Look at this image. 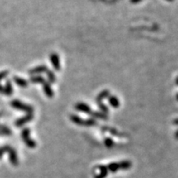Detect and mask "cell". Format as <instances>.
<instances>
[{"label":"cell","instance_id":"4","mask_svg":"<svg viewBox=\"0 0 178 178\" xmlns=\"http://www.w3.org/2000/svg\"><path fill=\"white\" fill-rule=\"evenodd\" d=\"M51 62L55 70H60V60L56 54H52L51 55Z\"/></svg>","mask_w":178,"mask_h":178},{"label":"cell","instance_id":"12","mask_svg":"<svg viewBox=\"0 0 178 178\" xmlns=\"http://www.w3.org/2000/svg\"><path fill=\"white\" fill-rule=\"evenodd\" d=\"M48 69H47L46 66L42 65V66H39V67H36L35 69H32L29 71L31 74H39V73H42V72H47L48 71Z\"/></svg>","mask_w":178,"mask_h":178},{"label":"cell","instance_id":"1","mask_svg":"<svg viewBox=\"0 0 178 178\" xmlns=\"http://www.w3.org/2000/svg\"><path fill=\"white\" fill-rule=\"evenodd\" d=\"M10 104H11V107H13V108L20 110V111H24L27 112V114H33V111H34V108L31 106L25 104L18 100H13L11 102Z\"/></svg>","mask_w":178,"mask_h":178},{"label":"cell","instance_id":"3","mask_svg":"<svg viewBox=\"0 0 178 178\" xmlns=\"http://www.w3.org/2000/svg\"><path fill=\"white\" fill-rule=\"evenodd\" d=\"M33 119V114H27L26 116H23L22 118L18 119L15 121V125L17 127H21L23 125L26 124V123L30 122L31 120Z\"/></svg>","mask_w":178,"mask_h":178},{"label":"cell","instance_id":"16","mask_svg":"<svg viewBox=\"0 0 178 178\" xmlns=\"http://www.w3.org/2000/svg\"><path fill=\"white\" fill-rule=\"evenodd\" d=\"M8 75V71H3L0 73V81L6 78Z\"/></svg>","mask_w":178,"mask_h":178},{"label":"cell","instance_id":"5","mask_svg":"<svg viewBox=\"0 0 178 178\" xmlns=\"http://www.w3.org/2000/svg\"><path fill=\"white\" fill-rule=\"evenodd\" d=\"M75 108L77 110H79V111H81L84 113H87V114H90L92 112L91 111V108L88 107V105L85 104V103H78V104L75 106Z\"/></svg>","mask_w":178,"mask_h":178},{"label":"cell","instance_id":"8","mask_svg":"<svg viewBox=\"0 0 178 178\" xmlns=\"http://www.w3.org/2000/svg\"><path fill=\"white\" fill-rule=\"evenodd\" d=\"M43 84V88H44V92L45 93H46V95L48 96L49 97H52L54 96V92L53 90H52V88L50 87V85H49V83H47L46 81H45L44 83H42Z\"/></svg>","mask_w":178,"mask_h":178},{"label":"cell","instance_id":"22","mask_svg":"<svg viewBox=\"0 0 178 178\" xmlns=\"http://www.w3.org/2000/svg\"><path fill=\"white\" fill-rule=\"evenodd\" d=\"M166 1H168V2H172V1H174V0H166Z\"/></svg>","mask_w":178,"mask_h":178},{"label":"cell","instance_id":"11","mask_svg":"<svg viewBox=\"0 0 178 178\" xmlns=\"http://www.w3.org/2000/svg\"><path fill=\"white\" fill-rule=\"evenodd\" d=\"M98 168L101 171L98 175L95 176V178H104L107 176V167L106 166H98Z\"/></svg>","mask_w":178,"mask_h":178},{"label":"cell","instance_id":"13","mask_svg":"<svg viewBox=\"0 0 178 178\" xmlns=\"http://www.w3.org/2000/svg\"><path fill=\"white\" fill-rule=\"evenodd\" d=\"M107 169H109L110 171H111L112 172H116L117 170L120 169V162H115V163H111L109 165Z\"/></svg>","mask_w":178,"mask_h":178},{"label":"cell","instance_id":"15","mask_svg":"<svg viewBox=\"0 0 178 178\" xmlns=\"http://www.w3.org/2000/svg\"><path fill=\"white\" fill-rule=\"evenodd\" d=\"M105 144L107 145V147H108V148H111L112 146H113L114 144V142L112 139H107L106 140H105Z\"/></svg>","mask_w":178,"mask_h":178},{"label":"cell","instance_id":"2","mask_svg":"<svg viewBox=\"0 0 178 178\" xmlns=\"http://www.w3.org/2000/svg\"><path fill=\"white\" fill-rule=\"evenodd\" d=\"M22 139L23 141L25 142V143L26 145L29 147V148H35L36 143L34 140L30 139V130L28 128H26L22 130Z\"/></svg>","mask_w":178,"mask_h":178},{"label":"cell","instance_id":"19","mask_svg":"<svg viewBox=\"0 0 178 178\" xmlns=\"http://www.w3.org/2000/svg\"><path fill=\"white\" fill-rule=\"evenodd\" d=\"M173 124H174V125H178V119H176V120H174V121H173Z\"/></svg>","mask_w":178,"mask_h":178},{"label":"cell","instance_id":"20","mask_svg":"<svg viewBox=\"0 0 178 178\" xmlns=\"http://www.w3.org/2000/svg\"><path fill=\"white\" fill-rule=\"evenodd\" d=\"M175 138H176V139H178V130L176 132V134H175Z\"/></svg>","mask_w":178,"mask_h":178},{"label":"cell","instance_id":"9","mask_svg":"<svg viewBox=\"0 0 178 178\" xmlns=\"http://www.w3.org/2000/svg\"><path fill=\"white\" fill-rule=\"evenodd\" d=\"M108 101L110 105H111L112 107H114V108H118V107H120V101H119L118 98L115 97V96H111V97H109Z\"/></svg>","mask_w":178,"mask_h":178},{"label":"cell","instance_id":"6","mask_svg":"<svg viewBox=\"0 0 178 178\" xmlns=\"http://www.w3.org/2000/svg\"><path fill=\"white\" fill-rule=\"evenodd\" d=\"M13 81L18 86V87H21V88H26L28 85V83L26 81L25 79L19 78V77H13Z\"/></svg>","mask_w":178,"mask_h":178},{"label":"cell","instance_id":"7","mask_svg":"<svg viewBox=\"0 0 178 178\" xmlns=\"http://www.w3.org/2000/svg\"><path fill=\"white\" fill-rule=\"evenodd\" d=\"M4 88V94L7 96H11L13 93V88H12V83L9 80H7L6 82V84H5Z\"/></svg>","mask_w":178,"mask_h":178},{"label":"cell","instance_id":"14","mask_svg":"<svg viewBox=\"0 0 178 178\" xmlns=\"http://www.w3.org/2000/svg\"><path fill=\"white\" fill-rule=\"evenodd\" d=\"M70 118H71L72 121L75 123V124H77V125H84V120H82V118H80V117H79V116H71Z\"/></svg>","mask_w":178,"mask_h":178},{"label":"cell","instance_id":"10","mask_svg":"<svg viewBox=\"0 0 178 178\" xmlns=\"http://www.w3.org/2000/svg\"><path fill=\"white\" fill-rule=\"evenodd\" d=\"M8 153H9V157H10V161L12 162V164L14 165H17V154L15 153V151L12 149V148H10L9 150L7 151Z\"/></svg>","mask_w":178,"mask_h":178},{"label":"cell","instance_id":"18","mask_svg":"<svg viewBox=\"0 0 178 178\" xmlns=\"http://www.w3.org/2000/svg\"><path fill=\"white\" fill-rule=\"evenodd\" d=\"M141 0H130V2H133V3H137V2H139Z\"/></svg>","mask_w":178,"mask_h":178},{"label":"cell","instance_id":"17","mask_svg":"<svg viewBox=\"0 0 178 178\" xmlns=\"http://www.w3.org/2000/svg\"><path fill=\"white\" fill-rule=\"evenodd\" d=\"M0 93H2V94H4V88L1 85V83H0Z\"/></svg>","mask_w":178,"mask_h":178},{"label":"cell","instance_id":"21","mask_svg":"<svg viewBox=\"0 0 178 178\" xmlns=\"http://www.w3.org/2000/svg\"><path fill=\"white\" fill-rule=\"evenodd\" d=\"M176 83L178 85V77H176Z\"/></svg>","mask_w":178,"mask_h":178},{"label":"cell","instance_id":"23","mask_svg":"<svg viewBox=\"0 0 178 178\" xmlns=\"http://www.w3.org/2000/svg\"><path fill=\"white\" fill-rule=\"evenodd\" d=\"M176 99H177V101H178V94L176 95Z\"/></svg>","mask_w":178,"mask_h":178}]
</instances>
